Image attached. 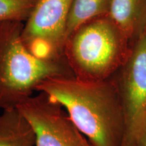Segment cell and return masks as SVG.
Returning <instances> with one entry per match:
<instances>
[{
    "instance_id": "obj_11",
    "label": "cell",
    "mask_w": 146,
    "mask_h": 146,
    "mask_svg": "<svg viewBox=\"0 0 146 146\" xmlns=\"http://www.w3.org/2000/svg\"><path fill=\"white\" fill-rule=\"evenodd\" d=\"M136 146H146V129L139 139Z\"/></svg>"
},
{
    "instance_id": "obj_9",
    "label": "cell",
    "mask_w": 146,
    "mask_h": 146,
    "mask_svg": "<svg viewBox=\"0 0 146 146\" xmlns=\"http://www.w3.org/2000/svg\"><path fill=\"white\" fill-rule=\"evenodd\" d=\"M111 3L112 0H73L67 25L66 38L83 24L108 15Z\"/></svg>"
},
{
    "instance_id": "obj_6",
    "label": "cell",
    "mask_w": 146,
    "mask_h": 146,
    "mask_svg": "<svg viewBox=\"0 0 146 146\" xmlns=\"http://www.w3.org/2000/svg\"><path fill=\"white\" fill-rule=\"evenodd\" d=\"M33 128L35 146H89L61 105L36 92L17 107Z\"/></svg>"
},
{
    "instance_id": "obj_5",
    "label": "cell",
    "mask_w": 146,
    "mask_h": 146,
    "mask_svg": "<svg viewBox=\"0 0 146 146\" xmlns=\"http://www.w3.org/2000/svg\"><path fill=\"white\" fill-rule=\"evenodd\" d=\"M73 0H38L24 23L22 37L28 48L41 58L64 57L67 25Z\"/></svg>"
},
{
    "instance_id": "obj_3",
    "label": "cell",
    "mask_w": 146,
    "mask_h": 146,
    "mask_svg": "<svg viewBox=\"0 0 146 146\" xmlns=\"http://www.w3.org/2000/svg\"><path fill=\"white\" fill-rule=\"evenodd\" d=\"M132 43L108 15L83 24L67 36L63 55L73 76L83 81L112 78L127 61Z\"/></svg>"
},
{
    "instance_id": "obj_4",
    "label": "cell",
    "mask_w": 146,
    "mask_h": 146,
    "mask_svg": "<svg viewBox=\"0 0 146 146\" xmlns=\"http://www.w3.org/2000/svg\"><path fill=\"white\" fill-rule=\"evenodd\" d=\"M112 78L125 119L121 146H136L146 129V32L133 43L127 61Z\"/></svg>"
},
{
    "instance_id": "obj_2",
    "label": "cell",
    "mask_w": 146,
    "mask_h": 146,
    "mask_svg": "<svg viewBox=\"0 0 146 146\" xmlns=\"http://www.w3.org/2000/svg\"><path fill=\"white\" fill-rule=\"evenodd\" d=\"M24 23H0V110L17 108L36 93L41 82L73 76L64 57L36 56L22 37Z\"/></svg>"
},
{
    "instance_id": "obj_8",
    "label": "cell",
    "mask_w": 146,
    "mask_h": 146,
    "mask_svg": "<svg viewBox=\"0 0 146 146\" xmlns=\"http://www.w3.org/2000/svg\"><path fill=\"white\" fill-rule=\"evenodd\" d=\"M33 128L17 108L0 113V146H35Z\"/></svg>"
},
{
    "instance_id": "obj_12",
    "label": "cell",
    "mask_w": 146,
    "mask_h": 146,
    "mask_svg": "<svg viewBox=\"0 0 146 146\" xmlns=\"http://www.w3.org/2000/svg\"><path fill=\"white\" fill-rule=\"evenodd\" d=\"M89 146H92V145H91V144H90V143H89Z\"/></svg>"
},
{
    "instance_id": "obj_7",
    "label": "cell",
    "mask_w": 146,
    "mask_h": 146,
    "mask_svg": "<svg viewBox=\"0 0 146 146\" xmlns=\"http://www.w3.org/2000/svg\"><path fill=\"white\" fill-rule=\"evenodd\" d=\"M108 15L132 44L146 32V0H112Z\"/></svg>"
},
{
    "instance_id": "obj_10",
    "label": "cell",
    "mask_w": 146,
    "mask_h": 146,
    "mask_svg": "<svg viewBox=\"0 0 146 146\" xmlns=\"http://www.w3.org/2000/svg\"><path fill=\"white\" fill-rule=\"evenodd\" d=\"M38 0H0V23H25Z\"/></svg>"
},
{
    "instance_id": "obj_1",
    "label": "cell",
    "mask_w": 146,
    "mask_h": 146,
    "mask_svg": "<svg viewBox=\"0 0 146 146\" xmlns=\"http://www.w3.org/2000/svg\"><path fill=\"white\" fill-rule=\"evenodd\" d=\"M36 92L58 102L92 146H121L125 119L113 78L89 81L56 76L41 82Z\"/></svg>"
}]
</instances>
